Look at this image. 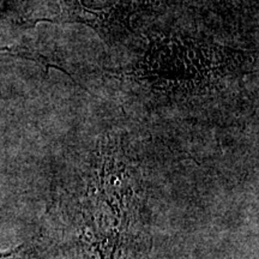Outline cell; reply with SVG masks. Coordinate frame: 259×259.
<instances>
[{
	"mask_svg": "<svg viewBox=\"0 0 259 259\" xmlns=\"http://www.w3.org/2000/svg\"><path fill=\"white\" fill-rule=\"evenodd\" d=\"M242 51L180 31H161L131 66L109 71L162 93L192 94L215 88L246 64Z\"/></svg>",
	"mask_w": 259,
	"mask_h": 259,
	"instance_id": "obj_1",
	"label": "cell"
},
{
	"mask_svg": "<svg viewBox=\"0 0 259 259\" xmlns=\"http://www.w3.org/2000/svg\"><path fill=\"white\" fill-rule=\"evenodd\" d=\"M60 12L54 23H79L92 28L108 45L131 32L132 17L147 0H58Z\"/></svg>",
	"mask_w": 259,
	"mask_h": 259,
	"instance_id": "obj_2",
	"label": "cell"
},
{
	"mask_svg": "<svg viewBox=\"0 0 259 259\" xmlns=\"http://www.w3.org/2000/svg\"><path fill=\"white\" fill-rule=\"evenodd\" d=\"M0 259H27V251L23 246L10 251H0Z\"/></svg>",
	"mask_w": 259,
	"mask_h": 259,
	"instance_id": "obj_3",
	"label": "cell"
}]
</instances>
